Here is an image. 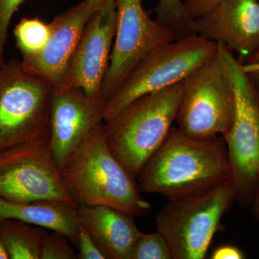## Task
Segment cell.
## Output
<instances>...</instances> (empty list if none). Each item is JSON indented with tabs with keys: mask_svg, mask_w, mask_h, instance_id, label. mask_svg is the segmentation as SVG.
<instances>
[{
	"mask_svg": "<svg viewBox=\"0 0 259 259\" xmlns=\"http://www.w3.org/2000/svg\"><path fill=\"white\" fill-rule=\"evenodd\" d=\"M47 230L16 221L0 222V233L9 259H40Z\"/></svg>",
	"mask_w": 259,
	"mask_h": 259,
	"instance_id": "e0dca14e",
	"label": "cell"
},
{
	"mask_svg": "<svg viewBox=\"0 0 259 259\" xmlns=\"http://www.w3.org/2000/svg\"><path fill=\"white\" fill-rule=\"evenodd\" d=\"M229 177V158L223 136L197 139L172 126L136 180L141 192L161 194L171 201L205 193Z\"/></svg>",
	"mask_w": 259,
	"mask_h": 259,
	"instance_id": "6da1fadb",
	"label": "cell"
},
{
	"mask_svg": "<svg viewBox=\"0 0 259 259\" xmlns=\"http://www.w3.org/2000/svg\"><path fill=\"white\" fill-rule=\"evenodd\" d=\"M243 65V71L259 90V47Z\"/></svg>",
	"mask_w": 259,
	"mask_h": 259,
	"instance_id": "d4e9b609",
	"label": "cell"
},
{
	"mask_svg": "<svg viewBox=\"0 0 259 259\" xmlns=\"http://www.w3.org/2000/svg\"><path fill=\"white\" fill-rule=\"evenodd\" d=\"M115 44L101 90L105 100L148 52L178 39L170 29L150 18L142 0H115Z\"/></svg>",
	"mask_w": 259,
	"mask_h": 259,
	"instance_id": "30bf717a",
	"label": "cell"
},
{
	"mask_svg": "<svg viewBox=\"0 0 259 259\" xmlns=\"http://www.w3.org/2000/svg\"><path fill=\"white\" fill-rule=\"evenodd\" d=\"M77 207L55 200H37L26 203L0 197V222L16 220L57 232L77 246L80 223Z\"/></svg>",
	"mask_w": 259,
	"mask_h": 259,
	"instance_id": "2e32d148",
	"label": "cell"
},
{
	"mask_svg": "<svg viewBox=\"0 0 259 259\" xmlns=\"http://www.w3.org/2000/svg\"><path fill=\"white\" fill-rule=\"evenodd\" d=\"M50 34V25L40 19L22 18L15 26L14 35L23 59L40 54L47 46Z\"/></svg>",
	"mask_w": 259,
	"mask_h": 259,
	"instance_id": "ac0fdd59",
	"label": "cell"
},
{
	"mask_svg": "<svg viewBox=\"0 0 259 259\" xmlns=\"http://www.w3.org/2000/svg\"><path fill=\"white\" fill-rule=\"evenodd\" d=\"M77 213L80 224L107 258L131 259L141 233L134 218L105 205L79 206Z\"/></svg>",
	"mask_w": 259,
	"mask_h": 259,
	"instance_id": "9a60e30c",
	"label": "cell"
},
{
	"mask_svg": "<svg viewBox=\"0 0 259 259\" xmlns=\"http://www.w3.org/2000/svg\"><path fill=\"white\" fill-rule=\"evenodd\" d=\"M244 254L239 248L233 245H226L219 247L213 252L212 259H242Z\"/></svg>",
	"mask_w": 259,
	"mask_h": 259,
	"instance_id": "484cf974",
	"label": "cell"
},
{
	"mask_svg": "<svg viewBox=\"0 0 259 259\" xmlns=\"http://www.w3.org/2000/svg\"><path fill=\"white\" fill-rule=\"evenodd\" d=\"M69 238L57 232L47 231L42 240L40 259H77Z\"/></svg>",
	"mask_w": 259,
	"mask_h": 259,
	"instance_id": "44dd1931",
	"label": "cell"
},
{
	"mask_svg": "<svg viewBox=\"0 0 259 259\" xmlns=\"http://www.w3.org/2000/svg\"><path fill=\"white\" fill-rule=\"evenodd\" d=\"M218 54L231 78L236 112L231 129L223 136L230 163L229 181L242 206L251 205L259 187V90L233 51L218 44Z\"/></svg>",
	"mask_w": 259,
	"mask_h": 259,
	"instance_id": "277c9868",
	"label": "cell"
},
{
	"mask_svg": "<svg viewBox=\"0 0 259 259\" xmlns=\"http://www.w3.org/2000/svg\"><path fill=\"white\" fill-rule=\"evenodd\" d=\"M25 0H0V69L5 64V50L13 15Z\"/></svg>",
	"mask_w": 259,
	"mask_h": 259,
	"instance_id": "7402d4cb",
	"label": "cell"
},
{
	"mask_svg": "<svg viewBox=\"0 0 259 259\" xmlns=\"http://www.w3.org/2000/svg\"><path fill=\"white\" fill-rule=\"evenodd\" d=\"M250 206H252V212H253V216L255 219L259 221V187L255 192Z\"/></svg>",
	"mask_w": 259,
	"mask_h": 259,
	"instance_id": "4316f807",
	"label": "cell"
},
{
	"mask_svg": "<svg viewBox=\"0 0 259 259\" xmlns=\"http://www.w3.org/2000/svg\"><path fill=\"white\" fill-rule=\"evenodd\" d=\"M0 197L19 203L59 201L79 207L63 185L50 138L0 150Z\"/></svg>",
	"mask_w": 259,
	"mask_h": 259,
	"instance_id": "9c48e42d",
	"label": "cell"
},
{
	"mask_svg": "<svg viewBox=\"0 0 259 259\" xmlns=\"http://www.w3.org/2000/svg\"><path fill=\"white\" fill-rule=\"evenodd\" d=\"M115 31V0H107L92 15L83 29L61 88L80 89L93 98L102 97V82L108 69Z\"/></svg>",
	"mask_w": 259,
	"mask_h": 259,
	"instance_id": "8fae6325",
	"label": "cell"
},
{
	"mask_svg": "<svg viewBox=\"0 0 259 259\" xmlns=\"http://www.w3.org/2000/svg\"><path fill=\"white\" fill-rule=\"evenodd\" d=\"M174 259L171 248L161 232L144 233L138 238L131 259Z\"/></svg>",
	"mask_w": 259,
	"mask_h": 259,
	"instance_id": "ffe728a7",
	"label": "cell"
},
{
	"mask_svg": "<svg viewBox=\"0 0 259 259\" xmlns=\"http://www.w3.org/2000/svg\"><path fill=\"white\" fill-rule=\"evenodd\" d=\"M223 0H182L186 11L192 20L207 13Z\"/></svg>",
	"mask_w": 259,
	"mask_h": 259,
	"instance_id": "cb8c5ba5",
	"label": "cell"
},
{
	"mask_svg": "<svg viewBox=\"0 0 259 259\" xmlns=\"http://www.w3.org/2000/svg\"><path fill=\"white\" fill-rule=\"evenodd\" d=\"M0 259H9V255H8V252H7L6 248H5L1 233H0Z\"/></svg>",
	"mask_w": 259,
	"mask_h": 259,
	"instance_id": "83f0119b",
	"label": "cell"
},
{
	"mask_svg": "<svg viewBox=\"0 0 259 259\" xmlns=\"http://www.w3.org/2000/svg\"><path fill=\"white\" fill-rule=\"evenodd\" d=\"M195 34L222 44L244 64L259 47L258 0H223L194 20Z\"/></svg>",
	"mask_w": 259,
	"mask_h": 259,
	"instance_id": "5bb4252c",
	"label": "cell"
},
{
	"mask_svg": "<svg viewBox=\"0 0 259 259\" xmlns=\"http://www.w3.org/2000/svg\"><path fill=\"white\" fill-rule=\"evenodd\" d=\"M258 1H259V0H258Z\"/></svg>",
	"mask_w": 259,
	"mask_h": 259,
	"instance_id": "f1b7e54d",
	"label": "cell"
},
{
	"mask_svg": "<svg viewBox=\"0 0 259 259\" xmlns=\"http://www.w3.org/2000/svg\"><path fill=\"white\" fill-rule=\"evenodd\" d=\"M53 86L23 69L21 61H6L0 69V150L50 138Z\"/></svg>",
	"mask_w": 259,
	"mask_h": 259,
	"instance_id": "8992f818",
	"label": "cell"
},
{
	"mask_svg": "<svg viewBox=\"0 0 259 259\" xmlns=\"http://www.w3.org/2000/svg\"><path fill=\"white\" fill-rule=\"evenodd\" d=\"M218 52V44L197 34L163 44L148 52L105 101L103 122L131 102L181 82Z\"/></svg>",
	"mask_w": 259,
	"mask_h": 259,
	"instance_id": "5b68a950",
	"label": "cell"
},
{
	"mask_svg": "<svg viewBox=\"0 0 259 259\" xmlns=\"http://www.w3.org/2000/svg\"><path fill=\"white\" fill-rule=\"evenodd\" d=\"M235 112L234 89L217 52L182 81L175 121L191 137L223 136L231 129Z\"/></svg>",
	"mask_w": 259,
	"mask_h": 259,
	"instance_id": "52a82bcc",
	"label": "cell"
},
{
	"mask_svg": "<svg viewBox=\"0 0 259 259\" xmlns=\"http://www.w3.org/2000/svg\"><path fill=\"white\" fill-rule=\"evenodd\" d=\"M154 12L158 23L175 32L178 39L195 34L194 20L187 14L182 0H159Z\"/></svg>",
	"mask_w": 259,
	"mask_h": 259,
	"instance_id": "d6986e66",
	"label": "cell"
},
{
	"mask_svg": "<svg viewBox=\"0 0 259 259\" xmlns=\"http://www.w3.org/2000/svg\"><path fill=\"white\" fill-rule=\"evenodd\" d=\"M182 81L143 95L104 122L107 146L134 178L166 139L176 119Z\"/></svg>",
	"mask_w": 259,
	"mask_h": 259,
	"instance_id": "3957f363",
	"label": "cell"
},
{
	"mask_svg": "<svg viewBox=\"0 0 259 259\" xmlns=\"http://www.w3.org/2000/svg\"><path fill=\"white\" fill-rule=\"evenodd\" d=\"M105 101L87 96L80 89L53 88L50 145L59 170L90 131L103 122Z\"/></svg>",
	"mask_w": 259,
	"mask_h": 259,
	"instance_id": "7c38bea8",
	"label": "cell"
},
{
	"mask_svg": "<svg viewBox=\"0 0 259 259\" xmlns=\"http://www.w3.org/2000/svg\"><path fill=\"white\" fill-rule=\"evenodd\" d=\"M107 0H82L51 23L50 37L44 50L35 56L23 59L21 66L29 74L47 79L54 88L62 86L70 59L79 44L83 29L92 15Z\"/></svg>",
	"mask_w": 259,
	"mask_h": 259,
	"instance_id": "4fadbf2b",
	"label": "cell"
},
{
	"mask_svg": "<svg viewBox=\"0 0 259 259\" xmlns=\"http://www.w3.org/2000/svg\"><path fill=\"white\" fill-rule=\"evenodd\" d=\"M78 259H107L106 256L98 248L88 230L80 224L78 233Z\"/></svg>",
	"mask_w": 259,
	"mask_h": 259,
	"instance_id": "603a6c76",
	"label": "cell"
},
{
	"mask_svg": "<svg viewBox=\"0 0 259 259\" xmlns=\"http://www.w3.org/2000/svg\"><path fill=\"white\" fill-rule=\"evenodd\" d=\"M63 185L79 206L105 205L136 218L151 204L107 144L104 122L95 126L61 167Z\"/></svg>",
	"mask_w": 259,
	"mask_h": 259,
	"instance_id": "7a4b0ae2",
	"label": "cell"
},
{
	"mask_svg": "<svg viewBox=\"0 0 259 259\" xmlns=\"http://www.w3.org/2000/svg\"><path fill=\"white\" fill-rule=\"evenodd\" d=\"M235 201L229 180L205 193L168 201L156 217V226L174 259H203L223 215Z\"/></svg>",
	"mask_w": 259,
	"mask_h": 259,
	"instance_id": "ba28073f",
	"label": "cell"
}]
</instances>
